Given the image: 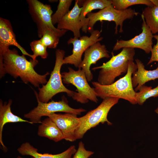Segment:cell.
I'll use <instances>...</instances> for the list:
<instances>
[{
	"label": "cell",
	"mask_w": 158,
	"mask_h": 158,
	"mask_svg": "<svg viewBox=\"0 0 158 158\" xmlns=\"http://www.w3.org/2000/svg\"><path fill=\"white\" fill-rule=\"evenodd\" d=\"M13 46L17 47L24 55H27L33 60V55L28 53L17 42L11 23L6 19L0 18V55Z\"/></svg>",
	"instance_id": "5bb4252c"
},
{
	"label": "cell",
	"mask_w": 158,
	"mask_h": 158,
	"mask_svg": "<svg viewBox=\"0 0 158 158\" xmlns=\"http://www.w3.org/2000/svg\"><path fill=\"white\" fill-rule=\"evenodd\" d=\"M137 66L136 71L133 74L132 78V85L135 92L138 90L142 86L151 80L158 79V66L152 70H147L145 68L143 63L140 59L135 60Z\"/></svg>",
	"instance_id": "e0dca14e"
},
{
	"label": "cell",
	"mask_w": 158,
	"mask_h": 158,
	"mask_svg": "<svg viewBox=\"0 0 158 158\" xmlns=\"http://www.w3.org/2000/svg\"><path fill=\"white\" fill-rule=\"evenodd\" d=\"M158 115V107L157 108V109H156L154 111Z\"/></svg>",
	"instance_id": "f546056e"
},
{
	"label": "cell",
	"mask_w": 158,
	"mask_h": 158,
	"mask_svg": "<svg viewBox=\"0 0 158 158\" xmlns=\"http://www.w3.org/2000/svg\"><path fill=\"white\" fill-rule=\"evenodd\" d=\"M137 69L136 64L130 61L125 75L112 84L102 85L97 82H92L97 97L103 99L108 97L117 98L127 100L133 104H137L136 92L133 89L132 81V75Z\"/></svg>",
	"instance_id": "7a4b0ae2"
},
{
	"label": "cell",
	"mask_w": 158,
	"mask_h": 158,
	"mask_svg": "<svg viewBox=\"0 0 158 158\" xmlns=\"http://www.w3.org/2000/svg\"><path fill=\"white\" fill-rule=\"evenodd\" d=\"M138 92H136V98L137 103L142 105L147 99L151 97L158 96V85L152 88L151 86H148L144 85L139 88Z\"/></svg>",
	"instance_id": "7402d4cb"
},
{
	"label": "cell",
	"mask_w": 158,
	"mask_h": 158,
	"mask_svg": "<svg viewBox=\"0 0 158 158\" xmlns=\"http://www.w3.org/2000/svg\"><path fill=\"white\" fill-rule=\"evenodd\" d=\"M78 4V1H75L74 6L57 23V28L59 30H69L73 32L74 37H81L80 30L83 25L80 19L82 10Z\"/></svg>",
	"instance_id": "9a60e30c"
},
{
	"label": "cell",
	"mask_w": 158,
	"mask_h": 158,
	"mask_svg": "<svg viewBox=\"0 0 158 158\" xmlns=\"http://www.w3.org/2000/svg\"><path fill=\"white\" fill-rule=\"evenodd\" d=\"M142 14L153 34L158 33V7L147 6L143 10Z\"/></svg>",
	"instance_id": "44dd1931"
},
{
	"label": "cell",
	"mask_w": 158,
	"mask_h": 158,
	"mask_svg": "<svg viewBox=\"0 0 158 158\" xmlns=\"http://www.w3.org/2000/svg\"><path fill=\"white\" fill-rule=\"evenodd\" d=\"M0 57L3 59V66L0 69V77L2 78L8 74L15 79L19 77L25 84L30 83L35 87H39L40 85L45 84L47 81L48 72L44 75L38 73L34 69L38 63L36 59L29 61L25 55H20L16 49H8Z\"/></svg>",
	"instance_id": "6da1fadb"
},
{
	"label": "cell",
	"mask_w": 158,
	"mask_h": 158,
	"mask_svg": "<svg viewBox=\"0 0 158 158\" xmlns=\"http://www.w3.org/2000/svg\"><path fill=\"white\" fill-rule=\"evenodd\" d=\"M72 1V0H59L57 9L51 17L52 23L54 25L58 23L69 11V8Z\"/></svg>",
	"instance_id": "603a6c76"
},
{
	"label": "cell",
	"mask_w": 158,
	"mask_h": 158,
	"mask_svg": "<svg viewBox=\"0 0 158 158\" xmlns=\"http://www.w3.org/2000/svg\"><path fill=\"white\" fill-rule=\"evenodd\" d=\"M12 101L9 99L8 102L3 103L1 99L0 101V143L5 150L6 148L2 141V136L3 128L7 123L16 122H27L30 124L33 123L30 121L24 120L12 113L11 106Z\"/></svg>",
	"instance_id": "ac0fdd59"
},
{
	"label": "cell",
	"mask_w": 158,
	"mask_h": 158,
	"mask_svg": "<svg viewBox=\"0 0 158 158\" xmlns=\"http://www.w3.org/2000/svg\"><path fill=\"white\" fill-rule=\"evenodd\" d=\"M84 53V59L78 68L84 71L87 81L90 82L93 78V74L90 69L91 65L96 64L98 61L102 58H109L110 56L105 45L101 44L99 42L91 45Z\"/></svg>",
	"instance_id": "7c38bea8"
},
{
	"label": "cell",
	"mask_w": 158,
	"mask_h": 158,
	"mask_svg": "<svg viewBox=\"0 0 158 158\" xmlns=\"http://www.w3.org/2000/svg\"><path fill=\"white\" fill-rule=\"evenodd\" d=\"M39 126L37 134L55 142L64 139L63 135L55 122L49 117L44 119Z\"/></svg>",
	"instance_id": "ffe728a7"
},
{
	"label": "cell",
	"mask_w": 158,
	"mask_h": 158,
	"mask_svg": "<svg viewBox=\"0 0 158 158\" xmlns=\"http://www.w3.org/2000/svg\"><path fill=\"white\" fill-rule=\"evenodd\" d=\"M138 13L131 8L122 10H117L111 4L97 12L88 13L87 17L89 19L87 32L91 33L94 30L93 26L98 21L103 20L114 21L116 24L115 34H117L118 28L120 26L119 32H123V23L127 19L133 18L137 16Z\"/></svg>",
	"instance_id": "ba28073f"
},
{
	"label": "cell",
	"mask_w": 158,
	"mask_h": 158,
	"mask_svg": "<svg viewBox=\"0 0 158 158\" xmlns=\"http://www.w3.org/2000/svg\"><path fill=\"white\" fill-rule=\"evenodd\" d=\"M17 158H23L21 156H18L17 157ZM30 158H34V157H31Z\"/></svg>",
	"instance_id": "4dcf8cb0"
},
{
	"label": "cell",
	"mask_w": 158,
	"mask_h": 158,
	"mask_svg": "<svg viewBox=\"0 0 158 158\" xmlns=\"http://www.w3.org/2000/svg\"><path fill=\"white\" fill-rule=\"evenodd\" d=\"M68 72L61 73L63 83L66 84H71L76 88L72 97L73 99L82 104L87 103L89 100L97 103L98 99L94 88L89 84L84 71L78 68L77 71L71 67L68 68Z\"/></svg>",
	"instance_id": "52a82bcc"
},
{
	"label": "cell",
	"mask_w": 158,
	"mask_h": 158,
	"mask_svg": "<svg viewBox=\"0 0 158 158\" xmlns=\"http://www.w3.org/2000/svg\"><path fill=\"white\" fill-rule=\"evenodd\" d=\"M119 99L116 97H107L103 99L97 108L79 117L80 125L75 133L76 139L82 138L88 130L100 123L103 124L106 122L108 125H112V123L107 119L108 114L111 108L118 103Z\"/></svg>",
	"instance_id": "5b68a950"
},
{
	"label": "cell",
	"mask_w": 158,
	"mask_h": 158,
	"mask_svg": "<svg viewBox=\"0 0 158 158\" xmlns=\"http://www.w3.org/2000/svg\"><path fill=\"white\" fill-rule=\"evenodd\" d=\"M77 115L69 113L63 114L54 113L48 117L56 124L61 132L64 139L73 142L76 140L75 133L80 125L79 118Z\"/></svg>",
	"instance_id": "4fadbf2b"
},
{
	"label": "cell",
	"mask_w": 158,
	"mask_h": 158,
	"mask_svg": "<svg viewBox=\"0 0 158 158\" xmlns=\"http://www.w3.org/2000/svg\"><path fill=\"white\" fill-rule=\"evenodd\" d=\"M59 37L50 31L46 30L40 40L47 48L55 49L59 42Z\"/></svg>",
	"instance_id": "484cf974"
},
{
	"label": "cell",
	"mask_w": 158,
	"mask_h": 158,
	"mask_svg": "<svg viewBox=\"0 0 158 158\" xmlns=\"http://www.w3.org/2000/svg\"><path fill=\"white\" fill-rule=\"evenodd\" d=\"M141 16L142 20V32L129 40H117L113 47L114 51L126 47L140 49L147 54L151 52L154 35L146 24L143 15L142 14Z\"/></svg>",
	"instance_id": "8fae6325"
},
{
	"label": "cell",
	"mask_w": 158,
	"mask_h": 158,
	"mask_svg": "<svg viewBox=\"0 0 158 158\" xmlns=\"http://www.w3.org/2000/svg\"><path fill=\"white\" fill-rule=\"evenodd\" d=\"M65 53V51L62 49H57L56 51L55 64L49 80L41 87L38 88V93L35 91L36 98L40 101L48 102L54 95L63 92L66 93L70 97H72L73 96L75 92L67 89L62 82L61 69L63 65Z\"/></svg>",
	"instance_id": "277c9868"
},
{
	"label": "cell",
	"mask_w": 158,
	"mask_h": 158,
	"mask_svg": "<svg viewBox=\"0 0 158 158\" xmlns=\"http://www.w3.org/2000/svg\"><path fill=\"white\" fill-rule=\"evenodd\" d=\"M137 4H144L147 6H154L150 0H111V5L114 7L120 10L126 9L130 6Z\"/></svg>",
	"instance_id": "cb8c5ba5"
},
{
	"label": "cell",
	"mask_w": 158,
	"mask_h": 158,
	"mask_svg": "<svg viewBox=\"0 0 158 158\" xmlns=\"http://www.w3.org/2000/svg\"><path fill=\"white\" fill-rule=\"evenodd\" d=\"M94 153L93 152L87 150L84 143L81 141L79 143L78 148L73 158H88Z\"/></svg>",
	"instance_id": "4316f807"
},
{
	"label": "cell",
	"mask_w": 158,
	"mask_h": 158,
	"mask_svg": "<svg viewBox=\"0 0 158 158\" xmlns=\"http://www.w3.org/2000/svg\"><path fill=\"white\" fill-rule=\"evenodd\" d=\"M82 10L80 15V19L82 24V31L85 33L87 32L89 19L86 17L89 13L96 9L102 10L111 4L110 0H86L81 1Z\"/></svg>",
	"instance_id": "d6986e66"
},
{
	"label": "cell",
	"mask_w": 158,
	"mask_h": 158,
	"mask_svg": "<svg viewBox=\"0 0 158 158\" xmlns=\"http://www.w3.org/2000/svg\"><path fill=\"white\" fill-rule=\"evenodd\" d=\"M101 33V31L94 30L89 37L85 35L79 38L75 37L70 38L68 41L67 44H73L72 53L64 58L63 64L73 65L76 68H78L82 60L83 54L86 50L91 45L103 39V37H100Z\"/></svg>",
	"instance_id": "30bf717a"
},
{
	"label": "cell",
	"mask_w": 158,
	"mask_h": 158,
	"mask_svg": "<svg viewBox=\"0 0 158 158\" xmlns=\"http://www.w3.org/2000/svg\"><path fill=\"white\" fill-rule=\"evenodd\" d=\"M31 49L33 52L34 60H36L38 56L43 59L47 58L48 54L47 48L43 44L40 40H34L30 43Z\"/></svg>",
	"instance_id": "d4e9b609"
},
{
	"label": "cell",
	"mask_w": 158,
	"mask_h": 158,
	"mask_svg": "<svg viewBox=\"0 0 158 158\" xmlns=\"http://www.w3.org/2000/svg\"><path fill=\"white\" fill-rule=\"evenodd\" d=\"M154 37L157 40V43L152 47L151 52V56L147 63V65L154 61L158 62V35H154Z\"/></svg>",
	"instance_id": "83f0119b"
},
{
	"label": "cell",
	"mask_w": 158,
	"mask_h": 158,
	"mask_svg": "<svg viewBox=\"0 0 158 158\" xmlns=\"http://www.w3.org/2000/svg\"><path fill=\"white\" fill-rule=\"evenodd\" d=\"M135 53L134 49L126 47L122 48L121 51L116 55L112 53V57L109 61L92 68L93 70L101 69L97 82L102 85H109L114 82L116 78L126 73L129 63L134 61Z\"/></svg>",
	"instance_id": "3957f363"
},
{
	"label": "cell",
	"mask_w": 158,
	"mask_h": 158,
	"mask_svg": "<svg viewBox=\"0 0 158 158\" xmlns=\"http://www.w3.org/2000/svg\"><path fill=\"white\" fill-rule=\"evenodd\" d=\"M38 103L37 106L28 113L24 114L25 118L29 119L34 123H41V119L44 116L49 115L57 112L80 115L86 110L83 108L74 109L70 107L68 104L66 98L63 96L61 101H51L43 103L36 98Z\"/></svg>",
	"instance_id": "9c48e42d"
},
{
	"label": "cell",
	"mask_w": 158,
	"mask_h": 158,
	"mask_svg": "<svg viewBox=\"0 0 158 158\" xmlns=\"http://www.w3.org/2000/svg\"><path fill=\"white\" fill-rule=\"evenodd\" d=\"M17 150L21 155H29L35 158H71L77 150L74 145H71L64 151L58 154H51L48 153L42 154L38 152L37 149L35 148L29 142L23 143Z\"/></svg>",
	"instance_id": "2e32d148"
},
{
	"label": "cell",
	"mask_w": 158,
	"mask_h": 158,
	"mask_svg": "<svg viewBox=\"0 0 158 158\" xmlns=\"http://www.w3.org/2000/svg\"><path fill=\"white\" fill-rule=\"evenodd\" d=\"M154 6L158 7V0H150Z\"/></svg>",
	"instance_id": "f1b7e54d"
},
{
	"label": "cell",
	"mask_w": 158,
	"mask_h": 158,
	"mask_svg": "<svg viewBox=\"0 0 158 158\" xmlns=\"http://www.w3.org/2000/svg\"><path fill=\"white\" fill-rule=\"evenodd\" d=\"M28 11L37 28V35L41 38L46 30L52 32L59 37L68 31L59 30L54 27L51 17L53 12L50 5L44 4L37 0H27Z\"/></svg>",
	"instance_id": "8992f818"
}]
</instances>
